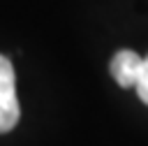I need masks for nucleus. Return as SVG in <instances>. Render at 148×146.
<instances>
[{"instance_id": "nucleus-1", "label": "nucleus", "mask_w": 148, "mask_h": 146, "mask_svg": "<svg viewBox=\"0 0 148 146\" xmlns=\"http://www.w3.org/2000/svg\"><path fill=\"white\" fill-rule=\"evenodd\" d=\"M21 116L18 97H16V76L7 56L0 53V134L9 132Z\"/></svg>"}, {"instance_id": "nucleus-2", "label": "nucleus", "mask_w": 148, "mask_h": 146, "mask_svg": "<svg viewBox=\"0 0 148 146\" xmlns=\"http://www.w3.org/2000/svg\"><path fill=\"white\" fill-rule=\"evenodd\" d=\"M141 65H143V58L139 53H134L130 49H123L111 58V76L116 79L118 86L134 88L136 79L141 74Z\"/></svg>"}, {"instance_id": "nucleus-3", "label": "nucleus", "mask_w": 148, "mask_h": 146, "mask_svg": "<svg viewBox=\"0 0 148 146\" xmlns=\"http://www.w3.org/2000/svg\"><path fill=\"white\" fill-rule=\"evenodd\" d=\"M136 93H139V97H141V102H146L148 104V56L143 58V65H141V74H139V79H136Z\"/></svg>"}]
</instances>
